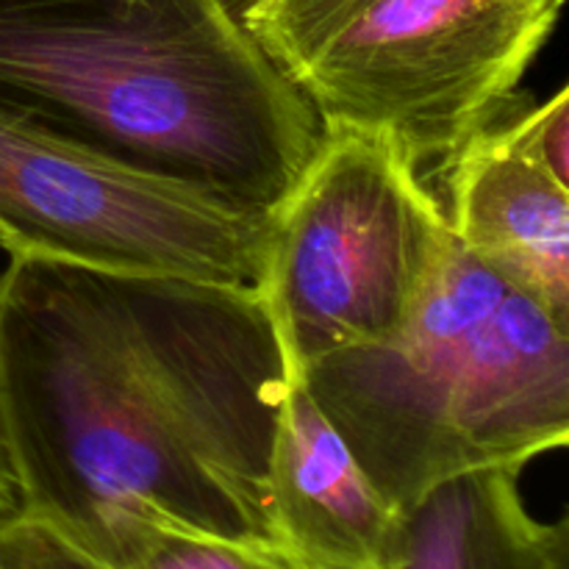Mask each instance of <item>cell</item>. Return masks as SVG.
Here are the masks:
<instances>
[{
	"label": "cell",
	"instance_id": "cell-6",
	"mask_svg": "<svg viewBox=\"0 0 569 569\" xmlns=\"http://www.w3.org/2000/svg\"><path fill=\"white\" fill-rule=\"evenodd\" d=\"M270 220L0 114V248L142 276L259 287Z\"/></svg>",
	"mask_w": 569,
	"mask_h": 569
},
{
	"label": "cell",
	"instance_id": "cell-7",
	"mask_svg": "<svg viewBox=\"0 0 569 569\" xmlns=\"http://www.w3.org/2000/svg\"><path fill=\"white\" fill-rule=\"evenodd\" d=\"M270 509L292 569H395L400 511L372 487L295 365L272 439Z\"/></svg>",
	"mask_w": 569,
	"mask_h": 569
},
{
	"label": "cell",
	"instance_id": "cell-1",
	"mask_svg": "<svg viewBox=\"0 0 569 569\" xmlns=\"http://www.w3.org/2000/svg\"><path fill=\"white\" fill-rule=\"evenodd\" d=\"M289 361L259 287L14 253L0 459L17 509L94 553L142 520L281 553L270 456Z\"/></svg>",
	"mask_w": 569,
	"mask_h": 569
},
{
	"label": "cell",
	"instance_id": "cell-5",
	"mask_svg": "<svg viewBox=\"0 0 569 569\" xmlns=\"http://www.w3.org/2000/svg\"><path fill=\"white\" fill-rule=\"evenodd\" d=\"M453 250L448 214L392 144L322 128L272 211L259 289L295 367L381 345L415 317Z\"/></svg>",
	"mask_w": 569,
	"mask_h": 569
},
{
	"label": "cell",
	"instance_id": "cell-12",
	"mask_svg": "<svg viewBox=\"0 0 569 569\" xmlns=\"http://www.w3.org/2000/svg\"><path fill=\"white\" fill-rule=\"evenodd\" d=\"M0 569H109L50 522L11 509L0 515Z\"/></svg>",
	"mask_w": 569,
	"mask_h": 569
},
{
	"label": "cell",
	"instance_id": "cell-9",
	"mask_svg": "<svg viewBox=\"0 0 569 569\" xmlns=\"http://www.w3.org/2000/svg\"><path fill=\"white\" fill-rule=\"evenodd\" d=\"M520 467L461 472L400 511L395 569H569L567 520L531 515Z\"/></svg>",
	"mask_w": 569,
	"mask_h": 569
},
{
	"label": "cell",
	"instance_id": "cell-2",
	"mask_svg": "<svg viewBox=\"0 0 569 569\" xmlns=\"http://www.w3.org/2000/svg\"><path fill=\"white\" fill-rule=\"evenodd\" d=\"M0 114L261 220L322 137L228 0H0Z\"/></svg>",
	"mask_w": 569,
	"mask_h": 569
},
{
	"label": "cell",
	"instance_id": "cell-11",
	"mask_svg": "<svg viewBox=\"0 0 569 569\" xmlns=\"http://www.w3.org/2000/svg\"><path fill=\"white\" fill-rule=\"evenodd\" d=\"M515 103L492 120V126L520 153L569 187V89L561 87L548 103L531 109H517Z\"/></svg>",
	"mask_w": 569,
	"mask_h": 569
},
{
	"label": "cell",
	"instance_id": "cell-13",
	"mask_svg": "<svg viewBox=\"0 0 569 569\" xmlns=\"http://www.w3.org/2000/svg\"><path fill=\"white\" fill-rule=\"evenodd\" d=\"M11 509H17V495L14 487H11L9 472H6L3 467V459H0V515H6V511Z\"/></svg>",
	"mask_w": 569,
	"mask_h": 569
},
{
	"label": "cell",
	"instance_id": "cell-10",
	"mask_svg": "<svg viewBox=\"0 0 569 569\" xmlns=\"http://www.w3.org/2000/svg\"><path fill=\"white\" fill-rule=\"evenodd\" d=\"M89 556L109 569H292L283 556L270 550L172 531L142 520H126L111 528Z\"/></svg>",
	"mask_w": 569,
	"mask_h": 569
},
{
	"label": "cell",
	"instance_id": "cell-4",
	"mask_svg": "<svg viewBox=\"0 0 569 569\" xmlns=\"http://www.w3.org/2000/svg\"><path fill=\"white\" fill-rule=\"evenodd\" d=\"M565 0H248L250 37L322 128L445 167L517 98Z\"/></svg>",
	"mask_w": 569,
	"mask_h": 569
},
{
	"label": "cell",
	"instance_id": "cell-3",
	"mask_svg": "<svg viewBox=\"0 0 569 569\" xmlns=\"http://www.w3.org/2000/svg\"><path fill=\"white\" fill-rule=\"evenodd\" d=\"M569 322L453 239L403 331L298 367L372 487L406 511L448 478L569 439Z\"/></svg>",
	"mask_w": 569,
	"mask_h": 569
},
{
	"label": "cell",
	"instance_id": "cell-8",
	"mask_svg": "<svg viewBox=\"0 0 569 569\" xmlns=\"http://www.w3.org/2000/svg\"><path fill=\"white\" fill-rule=\"evenodd\" d=\"M448 172L450 233L569 322V187L498 128L470 137Z\"/></svg>",
	"mask_w": 569,
	"mask_h": 569
},
{
	"label": "cell",
	"instance_id": "cell-14",
	"mask_svg": "<svg viewBox=\"0 0 569 569\" xmlns=\"http://www.w3.org/2000/svg\"><path fill=\"white\" fill-rule=\"evenodd\" d=\"M228 3H231V6H233V9H237V11H239V9H242V6H244V3H248V0H228Z\"/></svg>",
	"mask_w": 569,
	"mask_h": 569
}]
</instances>
